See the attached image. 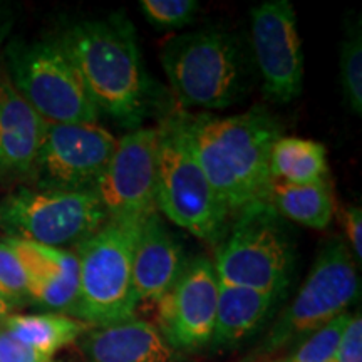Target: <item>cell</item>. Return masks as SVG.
<instances>
[{"instance_id":"1","label":"cell","mask_w":362,"mask_h":362,"mask_svg":"<svg viewBox=\"0 0 362 362\" xmlns=\"http://www.w3.org/2000/svg\"><path fill=\"white\" fill-rule=\"evenodd\" d=\"M280 136L282 126L265 106L226 117L193 116L194 153L230 220L269 202L270 151Z\"/></svg>"},{"instance_id":"2","label":"cell","mask_w":362,"mask_h":362,"mask_svg":"<svg viewBox=\"0 0 362 362\" xmlns=\"http://www.w3.org/2000/svg\"><path fill=\"white\" fill-rule=\"evenodd\" d=\"M79 71L98 111L124 128H141L151 103V88L136 30L123 13L81 21L59 35Z\"/></svg>"},{"instance_id":"3","label":"cell","mask_w":362,"mask_h":362,"mask_svg":"<svg viewBox=\"0 0 362 362\" xmlns=\"http://www.w3.org/2000/svg\"><path fill=\"white\" fill-rule=\"evenodd\" d=\"M156 210L210 245H218L230 225L193 146V116L173 112L158 126Z\"/></svg>"},{"instance_id":"4","label":"cell","mask_w":362,"mask_h":362,"mask_svg":"<svg viewBox=\"0 0 362 362\" xmlns=\"http://www.w3.org/2000/svg\"><path fill=\"white\" fill-rule=\"evenodd\" d=\"M161 66L185 107L226 110L247 94L248 64L237 35L203 29L163 44Z\"/></svg>"},{"instance_id":"5","label":"cell","mask_w":362,"mask_h":362,"mask_svg":"<svg viewBox=\"0 0 362 362\" xmlns=\"http://www.w3.org/2000/svg\"><path fill=\"white\" fill-rule=\"evenodd\" d=\"M218 282L284 297L296 269V245L270 202L255 203L230 221L216 245Z\"/></svg>"},{"instance_id":"6","label":"cell","mask_w":362,"mask_h":362,"mask_svg":"<svg viewBox=\"0 0 362 362\" xmlns=\"http://www.w3.org/2000/svg\"><path fill=\"white\" fill-rule=\"evenodd\" d=\"M141 223L107 220L74 248L79 262V292L71 314L93 327L134 319L133 252Z\"/></svg>"},{"instance_id":"7","label":"cell","mask_w":362,"mask_h":362,"mask_svg":"<svg viewBox=\"0 0 362 362\" xmlns=\"http://www.w3.org/2000/svg\"><path fill=\"white\" fill-rule=\"evenodd\" d=\"M17 93L47 124L98 123L99 111L59 39H13L0 56Z\"/></svg>"},{"instance_id":"8","label":"cell","mask_w":362,"mask_h":362,"mask_svg":"<svg viewBox=\"0 0 362 362\" xmlns=\"http://www.w3.org/2000/svg\"><path fill=\"white\" fill-rule=\"evenodd\" d=\"M361 279L346 243L332 238L317 255L315 264L291 305L272 325L253 361H264L275 352L302 342L315 330L346 314L359 298Z\"/></svg>"},{"instance_id":"9","label":"cell","mask_w":362,"mask_h":362,"mask_svg":"<svg viewBox=\"0 0 362 362\" xmlns=\"http://www.w3.org/2000/svg\"><path fill=\"white\" fill-rule=\"evenodd\" d=\"M107 221L94 189L64 192L19 187L0 198V230L6 238L56 248H76Z\"/></svg>"},{"instance_id":"10","label":"cell","mask_w":362,"mask_h":362,"mask_svg":"<svg viewBox=\"0 0 362 362\" xmlns=\"http://www.w3.org/2000/svg\"><path fill=\"white\" fill-rule=\"evenodd\" d=\"M117 139L98 123L47 124L27 181L37 189H94Z\"/></svg>"},{"instance_id":"11","label":"cell","mask_w":362,"mask_h":362,"mask_svg":"<svg viewBox=\"0 0 362 362\" xmlns=\"http://www.w3.org/2000/svg\"><path fill=\"white\" fill-rule=\"evenodd\" d=\"M158 129L138 128L116 141L96 185L107 220L143 223L156 211Z\"/></svg>"},{"instance_id":"12","label":"cell","mask_w":362,"mask_h":362,"mask_svg":"<svg viewBox=\"0 0 362 362\" xmlns=\"http://www.w3.org/2000/svg\"><path fill=\"white\" fill-rule=\"evenodd\" d=\"M252 52L264 93L287 104L304 89V51L297 16L288 0L262 2L250 12Z\"/></svg>"},{"instance_id":"13","label":"cell","mask_w":362,"mask_h":362,"mask_svg":"<svg viewBox=\"0 0 362 362\" xmlns=\"http://www.w3.org/2000/svg\"><path fill=\"white\" fill-rule=\"evenodd\" d=\"M218 277L214 262L194 257L156 302V329L175 351H197L214 339Z\"/></svg>"},{"instance_id":"14","label":"cell","mask_w":362,"mask_h":362,"mask_svg":"<svg viewBox=\"0 0 362 362\" xmlns=\"http://www.w3.org/2000/svg\"><path fill=\"white\" fill-rule=\"evenodd\" d=\"M24 267L29 302L57 314H71L79 292V262L74 250L6 238Z\"/></svg>"},{"instance_id":"15","label":"cell","mask_w":362,"mask_h":362,"mask_svg":"<svg viewBox=\"0 0 362 362\" xmlns=\"http://www.w3.org/2000/svg\"><path fill=\"white\" fill-rule=\"evenodd\" d=\"M47 123L13 88L0 62V180H27Z\"/></svg>"},{"instance_id":"16","label":"cell","mask_w":362,"mask_h":362,"mask_svg":"<svg viewBox=\"0 0 362 362\" xmlns=\"http://www.w3.org/2000/svg\"><path fill=\"white\" fill-rule=\"evenodd\" d=\"M187 265L178 238L153 211L139 226L133 252V288L136 302L156 304L173 287Z\"/></svg>"},{"instance_id":"17","label":"cell","mask_w":362,"mask_h":362,"mask_svg":"<svg viewBox=\"0 0 362 362\" xmlns=\"http://www.w3.org/2000/svg\"><path fill=\"white\" fill-rule=\"evenodd\" d=\"M81 351L86 362H176V351L156 325L139 319L88 330Z\"/></svg>"},{"instance_id":"18","label":"cell","mask_w":362,"mask_h":362,"mask_svg":"<svg viewBox=\"0 0 362 362\" xmlns=\"http://www.w3.org/2000/svg\"><path fill=\"white\" fill-rule=\"evenodd\" d=\"M282 297L218 282V304L211 346L232 347L250 339L267 322Z\"/></svg>"},{"instance_id":"19","label":"cell","mask_w":362,"mask_h":362,"mask_svg":"<svg viewBox=\"0 0 362 362\" xmlns=\"http://www.w3.org/2000/svg\"><path fill=\"white\" fill-rule=\"evenodd\" d=\"M269 202L284 220L307 228H327L336 215V197L329 178L309 185L274 181Z\"/></svg>"},{"instance_id":"20","label":"cell","mask_w":362,"mask_h":362,"mask_svg":"<svg viewBox=\"0 0 362 362\" xmlns=\"http://www.w3.org/2000/svg\"><path fill=\"white\" fill-rule=\"evenodd\" d=\"M2 327L21 344L45 357H54L56 352L79 341L89 330L88 324L57 312L12 314Z\"/></svg>"},{"instance_id":"21","label":"cell","mask_w":362,"mask_h":362,"mask_svg":"<svg viewBox=\"0 0 362 362\" xmlns=\"http://www.w3.org/2000/svg\"><path fill=\"white\" fill-rule=\"evenodd\" d=\"M270 175L274 181L293 185L329 178L325 146L297 136H280L270 151Z\"/></svg>"},{"instance_id":"22","label":"cell","mask_w":362,"mask_h":362,"mask_svg":"<svg viewBox=\"0 0 362 362\" xmlns=\"http://www.w3.org/2000/svg\"><path fill=\"white\" fill-rule=\"evenodd\" d=\"M342 93L356 116L362 115V33L361 22H351L341 44L339 57Z\"/></svg>"},{"instance_id":"23","label":"cell","mask_w":362,"mask_h":362,"mask_svg":"<svg viewBox=\"0 0 362 362\" xmlns=\"http://www.w3.org/2000/svg\"><path fill=\"white\" fill-rule=\"evenodd\" d=\"M351 314L339 315L332 322L325 324L324 327L315 330L309 337L298 344L296 352L284 362H334L336 351L341 341V336L349 322Z\"/></svg>"},{"instance_id":"24","label":"cell","mask_w":362,"mask_h":362,"mask_svg":"<svg viewBox=\"0 0 362 362\" xmlns=\"http://www.w3.org/2000/svg\"><path fill=\"white\" fill-rule=\"evenodd\" d=\"M139 7L149 24L165 29L188 25L200 11L194 0H141Z\"/></svg>"},{"instance_id":"25","label":"cell","mask_w":362,"mask_h":362,"mask_svg":"<svg viewBox=\"0 0 362 362\" xmlns=\"http://www.w3.org/2000/svg\"><path fill=\"white\" fill-rule=\"evenodd\" d=\"M0 297L12 307L29 302L24 267L6 242H0Z\"/></svg>"},{"instance_id":"26","label":"cell","mask_w":362,"mask_h":362,"mask_svg":"<svg viewBox=\"0 0 362 362\" xmlns=\"http://www.w3.org/2000/svg\"><path fill=\"white\" fill-rule=\"evenodd\" d=\"M334 362H362V317L351 315L339 341Z\"/></svg>"},{"instance_id":"27","label":"cell","mask_w":362,"mask_h":362,"mask_svg":"<svg viewBox=\"0 0 362 362\" xmlns=\"http://www.w3.org/2000/svg\"><path fill=\"white\" fill-rule=\"evenodd\" d=\"M0 362H54V359L21 344L0 325Z\"/></svg>"},{"instance_id":"28","label":"cell","mask_w":362,"mask_h":362,"mask_svg":"<svg viewBox=\"0 0 362 362\" xmlns=\"http://www.w3.org/2000/svg\"><path fill=\"white\" fill-rule=\"evenodd\" d=\"M344 226L351 243L352 259L357 265L362 260V210L361 206H349L344 210Z\"/></svg>"},{"instance_id":"29","label":"cell","mask_w":362,"mask_h":362,"mask_svg":"<svg viewBox=\"0 0 362 362\" xmlns=\"http://www.w3.org/2000/svg\"><path fill=\"white\" fill-rule=\"evenodd\" d=\"M11 25H12L11 8H8L6 4L0 2V45H2L4 39L7 37V33L11 30Z\"/></svg>"},{"instance_id":"30","label":"cell","mask_w":362,"mask_h":362,"mask_svg":"<svg viewBox=\"0 0 362 362\" xmlns=\"http://www.w3.org/2000/svg\"><path fill=\"white\" fill-rule=\"evenodd\" d=\"M12 310H13V307L8 304V302L4 300L2 297H0V325L6 322V319L8 315H12Z\"/></svg>"},{"instance_id":"31","label":"cell","mask_w":362,"mask_h":362,"mask_svg":"<svg viewBox=\"0 0 362 362\" xmlns=\"http://www.w3.org/2000/svg\"><path fill=\"white\" fill-rule=\"evenodd\" d=\"M248 362V361H247ZM250 362H264V361H250Z\"/></svg>"}]
</instances>
